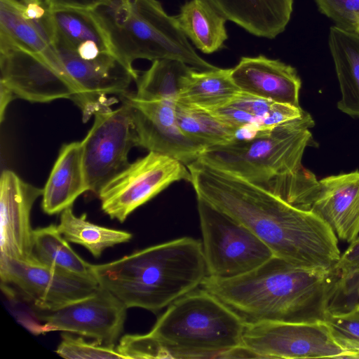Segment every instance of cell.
Instances as JSON below:
<instances>
[{"mask_svg": "<svg viewBox=\"0 0 359 359\" xmlns=\"http://www.w3.org/2000/svg\"><path fill=\"white\" fill-rule=\"evenodd\" d=\"M176 18L187 37L203 53L219 50L228 38L226 19L205 0L187 1Z\"/></svg>", "mask_w": 359, "mask_h": 359, "instance_id": "603a6c76", "label": "cell"}, {"mask_svg": "<svg viewBox=\"0 0 359 359\" xmlns=\"http://www.w3.org/2000/svg\"><path fill=\"white\" fill-rule=\"evenodd\" d=\"M0 83L15 95L31 102L58 99L74 101L73 84L42 55L0 36Z\"/></svg>", "mask_w": 359, "mask_h": 359, "instance_id": "7c38bea8", "label": "cell"}, {"mask_svg": "<svg viewBox=\"0 0 359 359\" xmlns=\"http://www.w3.org/2000/svg\"><path fill=\"white\" fill-rule=\"evenodd\" d=\"M324 321L337 343L359 354V306L344 313L327 311Z\"/></svg>", "mask_w": 359, "mask_h": 359, "instance_id": "f546056e", "label": "cell"}, {"mask_svg": "<svg viewBox=\"0 0 359 359\" xmlns=\"http://www.w3.org/2000/svg\"><path fill=\"white\" fill-rule=\"evenodd\" d=\"M197 208L209 276H239L274 256L248 227L200 197H197Z\"/></svg>", "mask_w": 359, "mask_h": 359, "instance_id": "52a82bcc", "label": "cell"}, {"mask_svg": "<svg viewBox=\"0 0 359 359\" xmlns=\"http://www.w3.org/2000/svg\"><path fill=\"white\" fill-rule=\"evenodd\" d=\"M93 273L128 309L154 313L196 290L208 276L202 242L187 236L93 264Z\"/></svg>", "mask_w": 359, "mask_h": 359, "instance_id": "277c9868", "label": "cell"}, {"mask_svg": "<svg viewBox=\"0 0 359 359\" xmlns=\"http://www.w3.org/2000/svg\"><path fill=\"white\" fill-rule=\"evenodd\" d=\"M193 69H195L179 60H156L147 71L139 76L135 95L144 100L176 102Z\"/></svg>", "mask_w": 359, "mask_h": 359, "instance_id": "484cf974", "label": "cell"}, {"mask_svg": "<svg viewBox=\"0 0 359 359\" xmlns=\"http://www.w3.org/2000/svg\"><path fill=\"white\" fill-rule=\"evenodd\" d=\"M334 231L352 243L359 235V172L332 175L319 180L311 209Z\"/></svg>", "mask_w": 359, "mask_h": 359, "instance_id": "ac0fdd59", "label": "cell"}, {"mask_svg": "<svg viewBox=\"0 0 359 359\" xmlns=\"http://www.w3.org/2000/svg\"><path fill=\"white\" fill-rule=\"evenodd\" d=\"M0 36L42 55L65 76L52 46L50 11L44 2L25 5L17 0H0Z\"/></svg>", "mask_w": 359, "mask_h": 359, "instance_id": "2e32d148", "label": "cell"}, {"mask_svg": "<svg viewBox=\"0 0 359 359\" xmlns=\"http://www.w3.org/2000/svg\"><path fill=\"white\" fill-rule=\"evenodd\" d=\"M127 309L100 285L89 297L43 316L45 323L39 332H71L91 338L101 345L115 346L123 330Z\"/></svg>", "mask_w": 359, "mask_h": 359, "instance_id": "4fadbf2b", "label": "cell"}, {"mask_svg": "<svg viewBox=\"0 0 359 359\" xmlns=\"http://www.w3.org/2000/svg\"><path fill=\"white\" fill-rule=\"evenodd\" d=\"M33 252L34 255L44 264L96 280L93 264L86 262L71 248L57 225L52 224L34 229Z\"/></svg>", "mask_w": 359, "mask_h": 359, "instance_id": "d4e9b609", "label": "cell"}, {"mask_svg": "<svg viewBox=\"0 0 359 359\" xmlns=\"http://www.w3.org/2000/svg\"><path fill=\"white\" fill-rule=\"evenodd\" d=\"M16 98L12 90L6 86L0 83V121L2 122L8 105Z\"/></svg>", "mask_w": 359, "mask_h": 359, "instance_id": "d590c367", "label": "cell"}, {"mask_svg": "<svg viewBox=\"0 0 359 359\" xmlns=\"http://www.w3.org/2000/svg\"><path fill=\"white\" fill-rule=\"evenodd\" d=\"M119 97L130 109L138 147L174 158L186 165L198 160L206 150L181 130L175 115V102L144 100L129 93Z\"/></svg>", "mask_w": 359, "mask_h": 359, "instance_id": "5bb4252c", "label": "cell"}, {"mask_svg": "<svg viewBox=\"0 0 359 359\" xmlns=\"http://www.w3.org/2000/svg\"><path fill=\"white\" fill-rule=\"evenodd\" d=\"M175 115L183 133L206 149L235 141L236 129L208 110L176 102Z\"/></svg>", "mask_w": 359, "mask_h": 359, "instance_id": "83f0119b", "label": "cell"}, {"mask_svg": "<svg viewBox=\"0 0 359 359\" xmlns=\"http://www.w3.org/2000/svg\"><path fill=\"white\" fill-rule=\"evenodd\" d=\"M196 197L242 223L272 251L295 266L333 269L341 253L332 228L311 210L294 206L198 158L187 165Z\"/></svg>", "mask_w": 359, "mask_h": 359, "instance_id": "6da1fadb", "label": "cell"}, {"mask_svg": "<svg viewBox=\"0 0 359 359\" xmlns=\"http://www.w3.org/2000/svg\"><path fill=\"white\" fill-rule=\"evenodd\" d=\"M242 344L258 358H357L341 346L324 320L245 323Z\"/></svg>", "mask_w": 359, "mask_h": 359, "instance_id": "9c48e42d", "label": "cell"}, {"mask_svg": "<svg viewBox=\"0 0 359 359\" xmlns=\"http://www.w3.org/2000/svg\"><path fill=\"white\" fill-rule=\"evenodd\" d=\"M358 269H359V236L350 243L334 266V270L339 277L346 276Z\"/></svg>", "mask_w": 359, "mask_h": 359, "instance_id": "836d02e7", "label": "cell"}, {"mask_svg": "<svg viewBox=\"0 0 359 359\" xmlns=\"http://www.w3.org/2000/svg\"><path fill=\"white\" fill-rule=\"evenodd\" d=\"M116 348L126 359L168 358L162 345L149 333L125 334Z\"/></svg>", "mask_w": 359, "mask_h": 359, "instance_id": "1f68e13d", "label": "cell"}, {"mask_svg": "<svg viewBox=\"0 0 359 359\" xmlns=\"http://www.w3.org/2000/svg\"><path fill=\"white\" fill-rule=\"evenodd\" d=\"M86 191L81 142L64 144L43 189L42 210L48 215L62 212Z\"/></svg>", "mask_w": 359, "mask_h": 359, "instance_id": "44dd1931", "label": "cell"}, {"mask_svg": "<svg viewBox=\"0 0 359 359\" xmlns=\"http://www.w3.org/2000/svg\"><path fill=\"white\" fill-rule=\"evenodd\" d=\"M57 228L68 242L83 246L95 258L100 257L107 248L128 243L133 237L128 231L93 224L87 220L86 214L77 217L72 207L61 212Z\"/></svg>", "mask_w": 359, "mask_h": 359, "instance_id": "4316f807", "label": "cell"}, {"mask_svg": "<svg viewBox=\"0 0 359 359\" xmlns=\"http://www.w3.org/2000/svg\"><path fill=\"white\" fill-rule=\"evenodd\" d=\"M180 180L191 181L185 164L149 151L109 180L97 195L102 211L111 219L123 222L137 208Z\"/></svg>", "mask_w": 359, "mask_h": 359, "instance_id": "ba28073f", "label": "cell"}, {"mask_svg": "<svg viewBox=\"0 0 359 359\" xmlns=\"http://www.w3.org/2000/svg\"><path fill=\"white\" fill-rule=\"evenodd\" d=\"M320 12L336 26L354 32L359 18V0H315Z\"/></svg>", "mask_w": 359, "mask_h": 359, "instance_id": "d6a6232c", "label": "cell"}, {"mask_svg": "<svg viewBox=\"0 0 359 359\" xmlns=\"http://www.w3.org/2000/svg\"><path fill=\"white\" fill-rule=\"evenodd\" d=\"M314 124L304 111L255 138L208 148L199 158L294 206L310 210L319 181L302 161L313 140L310 128Z\"/></svg>", "mask_w": 359, "mask_h": 359, "instance_id": "3957f363", "label": "cell"}, {"mask_svg": "<svg viewBox=\"0 0 359 359\" xmlns=\"http://www.w3.org/2000/svg\"><path fill=\"white\" fill-rule=\"evenodd\" d=\"M245 326L233 311L201 288L168 306L149 334L168 358H224L242 344Z\"/></svg>", "mask_w": 359, "mask_h": 359, "instance_id": "8992f818", "label": "cell"}, {"mask_svg": "<svg viewBox=\"0 0 359 359\" xmlns=\"http://www.w3.org/2000/svg\"><path fill=\"white\" fill-rule=\"evenodd\" d=\"M1 284L17 288L40 310L53 311L94 294L96 280L78 276L39 261L0 256Z\"/></svg>", "mask_w": 359, "mask_h": 359, "instance_id": "8fae6325", "label": "cell"}, {"mask_svg": "<svg viewBox=\"0 0 359 359\" xmlns=\"http://www.w3.org/2000/svg\"><path fill=\"white\" fill-rule=\"evenodd\" d=\"M231 69H193L177 102L212 110L228 104L241 91L231 78Z\"/></svg>", "mask_w": 359, "mask_h": 359, "instance_id": "cb8c5ba5", "label": "cell"}, {"mask_svg": "<svg viewBox=\"0 0 359 359\" xmlns=\"http://www.w3.org/2000/svg\"><path fill=\"white\" fill-rule=\"evenodd\" d=\"M230 75L241 91L299 107L301 79L293 67L278 60L263 55L243 57Z\"/></svg>", "mask_w": 359, "mask_h": 359, "instance_id": "e0dca14e", "label": "cell"}, {"mask_svg": "<svg viewBox=\"0 0 359 359\" xmlns=\"http://www.w3.org/2000/svg\"><path fill=\"white\" fill-rule=\"evenodd\" d=\"M40 1H43V0H40Z\"/></svg>", "mask_w": 359, "mask_h": 359, "instance_id": "74e56055", "label": "cell"}, {"mask_svg": "<svg viewBox=\"0 0 359 359\" xmlns=\"http://www.w3.org/2000/svg\"><path fill=\"white\" fill-rule=\"evenodd\" d=\"M81 142L82 163L88 191L96 194L130 163V149L138 147L137 135L128 105L97 111Z\"/></svg>", "mask_w": 359, "mask_h": 359, "instance_id": "30bf717a", "label": "cell"}, {"mask_svg": "<svg viewBox=\"0 0 359 359\" xmlns=\"http://www.w3.org/2000/svg\"><path fill=\"white\" fill-rule=\"evenodd\" d=\"M329 46L341 94L337 107L351 116L359 117V34L332 27Z\"/></svg>", "mask_w": 359, "mask_h": 359, "instance_id": "7402d4cb", "label": "cell"}, {"mask_svg": "<svg viewBox=\"0 0 359 359\" xmlns=\"http://www.w3.org/2000/svg\"><path fill=\"white\" fill-rule=\"evenodd\" d=\"M49 11L53 33L52 46L83 56L115 53L107 29L95 11L67 8Z\"/></svg>", "mask_w": 359, "mask_h": 359, "instance_id": "d6986e66", "label": "cell"}, {"mask_svg": "<svg viewBox=\"0 0 359 359\" xmlns=\"http://www.w3.org/2000/svg\"><path fill=\"white\" fill-rule=\"evenodd\" d=\"M354 32L358 33V34H359V18H358V19L357 20Z\"/></svg>", "mask_w": 359, "mask_h": 359, "instance_id": "8d00e7d4", "label": "cell"}, {"mask_svg": "<svg viewBox=\"0 0 359 359\" xmlns=\"http://www.w3.org/2000/svg\"><path fill=\"white\" fill-rule=\"evenodd\" d=\"M60 356L67 359H126L115 346L88 342L82 337L63 333L56 349Z\"/></svg>", "mask_w": 359, "mask_h": 359, "instance_id": "f1b7e54d", "label": "cell"}, {"mask_svg": "<svg viewBox=\"0 0 359 359\" xmlns=\"http://www.w3.org/2000/svg\"><path fill=\"white\" fill-rule=\"evenodd\" d=\"M43 189L22 180L15 172L4 170L0 178L1 255L18 259L34 256L30 215Z\"/></svg>", "mask_w": 359, "mask_h": 359, "instance_id": "9a60e30c", "label": "cell"}, {"mask_svg": "<svg viewBox=\"0 0 359 359\" xmlns=\"http://www.w3.org/2000/svg\"><path fill=\"white\" fill-rule=\"evenodd\" d=\"M46 6L50 8H74L87 11H95L110 4V0H43Z\"/></svg>", "mask_w": 359, "mask_h": 359, "instance_id": "e575fe53", "label": "cell"}, {"mask_svg": "<svg viewBox=\"0 0 359 359\" xmlns=\"http://www.w3.org/2000/svg\"><path fill=\"white\" fill-rule=\"evenodd\" d=\"M109 36L115 53L127 65L138 59H170L198 71L218 68L195 51L176 16L168 15L156 0H110L94 11Z\"/></svg>", "mask_w": 359, "mask_h": 359, "instance_id": "5b68a950", "label": "cell"}, {"mask_svg": "<svg viewBox=\"0 0 359 359\" xmlns=\"http://www.w3.org/2000/svg\"><path fill=\"white\" fill-rule=\"evenodd\" d=\"M359 306V269L338 277L332 289L327 311L338 313Z\"/></svg>", "mask_w": 359, "mask_h": 359, "instance_id": "4dcf8cb0", "label": "cell"}, {"mask_svg": "<svg viewBox=\"0 0 359 359\" xmlns=\"http://www.w3.org/2000/svg\"><path fill=\"white\" fill-rule=\"evenodd\" d=\"M335 271L308 269L273 256L257 269L231 278L208 276L201 288L245 323L324 320Z\"/></svg>", "mask_w": 359, "mask_h": 359, "instance_id": "7a4b0ae2", "label": "cell"}, {"mask_svg": "<svg viewBox=\"0 0 359 359\" xmlns=\"http://www.w3.org/2000/svg\"><path fill=\"white\" fill-rule=\"evenodd\" d=\"M226 20L248 33L269 39L286 28L293 0H205Z\"/></svg>", "mask_w": 359, "mask_h": 359, "instance_id": "ffe728a7", "label": "cell"}]
</instances>
